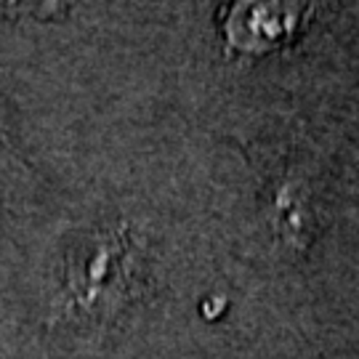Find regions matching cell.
Returning a JSON list of instances; mask_svg holds the SVG:
<instances>
[{
    "mask_svg": "<svg viewBox=\"0 0 359 359\" xmlns=\"http://www.w3.org/2000/svg\"><path fill=\"white\" fill-rule=\"evenodd\" d=\"M309 200L301 181L287 179L280 184L274 194V226L283 234L285 243L293 248H304L309 237Z\"/></svg>",
    "mask_w": 359,
    "mask_h": 359,
    "instance_id": "3",
    "label": "cell"
},
{
    "mask_svg": "<svg viewBox=\"0 0 359 359\" xmlns=\"http://www.w3.org/2000/svg\"><path fill=\"white\" fill-rule=\"evenodd\" d=\"M311 13L304 3H234L221 16V29L231 51L261 56L290 46L306 29Z\"/></svg>",
    "mask_w": 359,
    "mask_h": 359,
    "instance_id": "2",
    "label": "cell"
},
{
    "mask_svg": "<svg viewBox=\"0 0 359 359\" xmlns=\"http://www.w3.org/2000/svg\"><path fill=\"white\" fill-rule=\"evenodd\" d=\"M142 256L126 226L88 234L65 258L59 304L77 320H107L133 295Z\"/></svg>",
    "mask_w": 359,
    "mask_h": 359,
    "instance_id": "1",
    "label": "cell"
}]
</instances>
